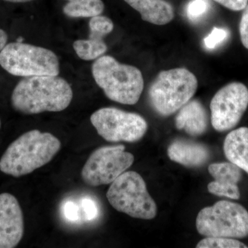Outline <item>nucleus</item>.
Instances as JSON below:
<instances>
[{
  "label": "nucleus",
  "instance_id": "1",
  "mask_svg": "<svg viewBox=\"0 0 248 248\" xmlns=\"http://www.w3.org/2000/svg\"><path fill=\"white\" fill-rule=\"evenodd\" d=\"M73 93L68 82L58 76L24 78L13 91L11 105L24 115L60 112L68 107Z\"/></svg>",
  "mask_w": 248,
  "mask_h": 248
},
{
  "label": "nucleus",
  "instance_id": "2",
  "mask_svg": "<svg viewBox=\"0 0 248 248\" xmlns=\"http://www.w3.org/2000/svg\"><path fill=\"white\" fill-rule=\"evenodd\" d=\"M61 141L49 133L32 130L9 145L0 159V171L20 177L48 164L61 149Z\"/></svg>",
  "mask_w": 248,
  "mask_h": 248
},
{
  "label": "nucleus",
  "instance_id": "3",
  "mask_svg": "<svg viewBox=\"0 0 248 248\" xmlns=\"http://www.w3.org/2000/svg\"><path fill=\"white\" fill-rule=\"evenodd\" d=\"M92 73L98 86L110 100L125 105H134L140 100L144 80L137 67L120 63L113 57L103 55L93 63Z\"/></svg>",
  "mask_w": 248,
  "mask_h": 248
},
{
  "label": "nucleus",
  "instance_id": "4",
  "mask_svg": "<svg viewBox=\"0 0 248 248\" xmlns=\"http://www.w3.org/2000/svg\"><path fill=\"white\" fill-rule=\"evenodd\" d=\"M198 88V80L185 68L160 72L152 82L148 97L152 107L163 117L179 110L191 100Z\"/></svg>",
  "mask_w": 248,
  "mask_h": 248
},
{
  "label": "nucleus",
  "instance_id": "5",
  "mask_svg": "<svg viewBox=\"0 0 248 248\" xmlns=\"http://www.w3.org/2000/svg\"><path fill=\"white\" fill-rule=\"evenodd\" d=\"M0 66L13 76H58L60 62L52 50L23 43L12 42L0 51Z\"/></svg>",
  "mask_w": 248,
  "mask_h": 248
},
{
  "label": "nucleus",
  "instance_id": "6",
  "mask_svg": "<svg viewBox=\"0 0 248 248\" xmlns=\"http://www.w3.org/2000/svg\"><path fill=\"white\" fill-rule=\"evenodd\" d=\"M107 200L117 211L133 218L151 220L157 213L155 202L147 190L146 184L139 173L124 172L111 184Z\"/></svg>",
  "mask_w": 248,
  "mask_h": 248
},
{
  "label": "nucleus",
  "instance_id": "7",
  "mask_svg": "<svg viewBox=\"0 0 248 248\" xmlns=\"http://www.w3.org/2000/svg\"><path fill=\"white\" fill-rule=\"evenodd\" d=\"M196 227L205 237L243 239L248 236V212L239 203L219 201L201 210Z\"/></svg>",
  "mask_w": 248,
  "mask_h": 248
},
{
  "label": "nucleus",
  "instance_id": "8",
  "mask_svg": "<svg viewBox=\"0 0 248 248\" xmlns=\"http://www.w3.org/2000/svg\"><path fill=\"white\" fill-rule=\"evenodd\" d=\"M99 136L110 142H136L141 140L148 123L142 116L115 108H103L91 117Z\"/></svg>",
  "mask_w": 248,
  "mask_h": 248
},
{
  "label": "nucleus",
  "instance_id": "9",
  "mask_svg": "<svg viewBox=\"0 0 248 248\" xmlns=\"http://www.w3.org/2000/svg\"><path fill=\"white\" fill-rule=\"evenodd\" d=\"M134 160L133 155L122 145L101 147L90 155L81 170V179L92 187L112 184L133 164Z\"/></svg>",
  "mask_w": 248,
  "mask_h": 248
},
{
  "label": "nucleus",
  "instance_id": "10",
  "mask_svg": "<svg viewBox=\"0 0 248 248\" xmlns=\"http://www.w3.org/2000/svg\"><path fill=\"white\" fill-rule=\"evenodd\" d=\"M248 107V89L239 81L226 84L217 91L210 102L211 124L218 132L234 128Z\"/></svg>",
  "mask_w": 248,
  "mask_h": 248
},
{
  "label": "nucleus",
  "instance_id": "11",
  "mask_svg": "<svg viewBox=\"0 0 248 248\" xmlns=\"http://www.w3.org/2000/svg\"><path fill=\"white\" fill-rule=\"evenodd\" d=\"M24 216L15 196L0 194V248L17 247L24 235Z\"/></svg>",
  "mask_w": 248,
  "mask_h": 248
},
{
  "label": "nucleus",
  "instance_id": "12",
  "mask_svg": "<svg viewBox=\"0 0 248 248\" xmlns=\"http://www.w3.org/2000/svg\"><path fill=\"white\" fill-rule=\"evenodd\" d=\"M208 172L215 179L208 185L210 193L238 200L241 193L238 183L242 177L241 169L232 163H217L210 165Z\"/></svg>",
  "mask_w": 248,
  "mask_h": 248
},
{
  "label": "nucleus",
  "instance_id": "13",
  "mask_svg": "<svg viewBox=\"0 0 248 248\" xmlns=\"http://www.w3.org/2000/svg\"><path fill=\"white\" fill-rule=\"evenodd\" d=\"M170 159L186 167L203 166L210 159V151L201 143L177 140L173 141L168 148Z\"/></svg>",
  "mask_w": 248,
  "mask_h": 248
},
{
  "label": "nucleus",
  "instance_id": "14",
  "mask_svg": "<svg viewBox=\"0 0 248 248\" xmlns=\"http://www.w3.org/2000/svg\"><path fill=\"white\" fill-rule=\"evenodd\" d=\"M178 130H184L191 136L203 135L208 126V116L205 107L198 100L189 101L179 109L175 117Z\"/></svg>",
  "mask_w": 248,
  "mask_h": 248
},
{
  "label": "nucleus",
  "instance_id": "15",
  "mask_svg": "<svg viewBox=\"0 0 248 248\" xmlns=\"http://www.w3.org/2000/svg\"><path fill=\"white\" fill-rule=\"evenodd\" d=\"M141 15L145 22L155 25L169 24L174 17L172 5L165 0H124Z\"/></svg>",
  "mask_w": 248,
  "mask_h": 248
},
{
  "label": "nucleus",
  "instance_id": "16",
  "mask_svg": "<svg viewBox=\"0 0 248 248\" xmlns=\"http://www.w3.org/2000/svg\"><path fill=\"white\" fill-rule=\"evenodd\" d=\"M223 151L230 162L248 174V128L241 127L228 134Z\"/></svg>",
  "mask_w": 248,
  "mask_h": 248
},
{
  "label": "nucleus",
  "instance_id": "17",
  "mask_svg": "<svg viewBox=\"0 0 248 248\" xmlns=\"http://www.w3.org/2000/svg\"><path fill=\"white\" fill-rule=\"evenodd\" d=\"M63 14L72 18H87L100 16L104 10L102 0H66Z\"/></svg>",
  "mask_w": 248,
  "mask_h": 248
},
{
  "label": "nucleus",
  "instance_id": "18",
  "mask_svg": "<svg viewBox=\"0 0 248 248\" xmlns=\"http://www.w3.org/2000/svg\"><path fill=\"white\" fill-rule=\"evenodd\" d=\"M73 48L80 59L86 61L97 60L107 52L108 47L104 40H77L73 43Z\"/></svg>",
  "mask_w": 248,
  "mask_h": 248
},
{
  "label": "nucleus",
  "instance_id": "19",
  "mask_svg": "<svg viewBox=\"0 0 248 248\" xmlns=\"http://www.w3.org/2000/svg\"><path fill=\"white\" fill-rule=\"evenodd\" d=\"M89 29V38L104 40V37L113 31L114 24L110 18L100 15L91 17Z\"/></svg>",
  "mask_w": 248,
  "mask_h": 248
},
{
  "label": "nucleus",
  "instance_id": "20",
  "mask_svg": "<svg viewBox=\"0 0 248 248\" xmlns=\"http://www.w3.org/2000/svg\"><path fill=\"white\" fill-rule=\"evenodd\" d=\"M197 248H247L236 239L226 237H205L199 242Z\"/></svg>",
  "mask_w": 248,
  "mask_h": 248
},
{
  "label": "nucleus",
  "instance_id": "21",
  "mask_svg": "<svg viewBox=\"0 0 248 248\" xmlns=\"http://www.w3.org/2000/svg\"><path fill=\"white\" fill-rule=\"evenodd\" d=\"M209 10L208 0H190L186 6V15L190 20L197 22L208 14Z\"/></svg>",
  "mask_w": 248,
  "mask_h": 248
},
{
  "label": "nucleus",
  "instance_id": "22",
  "mask_svg": "<svg viewBox=\"0 0 248 248\" xmlns=\"http://www.w3.org/2000/svg\"><path fill=\"white\" fill-rule=\"evenodd\" d=\"M228 31L222 28L215 27L203 40L204 46L208 50H213L221 45L228 38Z\"/></svg>",
  "mask_w": 248,
  "mask_h": 248
},
{
  "label": "nucleus",
  "instance_id": "23",
  "mask_svg": "<svg viewBox=\"0 0 248 248\" xmlns=\"http://www.w3.org/2000/svg\"><path fill=\"white\" fill-rule=\"evenodd\" d=\"M81 210H83L85 219L91 221L97 218L98 210L97 204L91 199H84L81 202Z\"/></svg>",
  "mask_w": 248,
  "mask_h": 248
},
{
  "label": "nucleus",
  "instance_id": "24",
  "mask_svg": "<svg viewBox=\"0 0 248 248\" xmlns=\"http://www.w3.org/2000/svg\"><path fill=\"white\" fill-rule=\"evenodd\" d=\"M243 11L239 23L240 39L243 46L248 50V4Z\"/></svg>",
  "mask_w": 248,
  "mask_h": 248
},
{
  "label": "nucleus",
  "instance_id": "25",
  "mask_svg": "<svg viewBox=\"0 0 248 248\" xmlns=\"http://www.w3.org/2000/svg\"><path fill=\"white\" fill-rule=\"evenodd\" d=\"M63 213L68 221L76 222L79 218V208L73 202H67L63 206Z\"/></svg>",
  "mask_w": 248,
  "mask_h": 248
},
{
  "label": "nucleus",
  "instance_id": "26",
  "mask_svg": "<svg viewBox=\"0 0 248 248\" xmlns=\"http://www.w3.org/2000/svg\"><path fill=\"white\" fill-rule=\"evenodd\" d=\"M223 7L232 11H243L248 4V0H213Z\"/></svg>",
  "mask_w": 248,
  "mask_h": 248
},
{
  "label": "nucleus",
  "instance_id": "27",
  "mask_svg": "<svg viewBox=\"0 0 248 248\" xmlns=\"http://www.w3.org/2000/svg\"><path fill=\"white\" fill-rule=\"evenodd\" d=\"M8 35L2 29H0V51L7 45Z\"/></svg>",
  "mask_w": 248,
  "mask_h": 248
},
{
  "label": "nucleus",
  "instance_id": "28",
  "mask_svg": "<svg viewBox=\"0 0 248 248\" xmlns=\"http://www.w3.org/2000/svg\"><path fill=\"white\" fill-rule=\"evenodd\" d=\"M4 1L11 3H25L29 2V1H33V0H4Z\"/></svg>",
  "mask_w": 248,
  "mask_h": 248
},
{
  "label": "nucleus",
  "instance_id": "29",
  "mask_svg": "<svg viewBox=\"0 0 248 248\" xmlns=\"http://www.w3.org/2000/svg\"><path fill=\"white\" fill-rule=\"evenodd\" d=\"M1 120H0V129H1Z\"/></svg>",
  "mask_w": 248,
  "mask_h": 248
}]
</instances>
